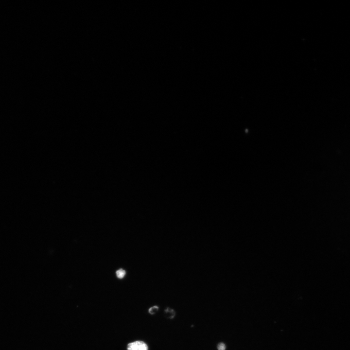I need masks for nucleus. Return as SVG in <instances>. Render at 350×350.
Masks as SVG:
<instances>
[{"instance_id": "1", "label": "nucleus", "mask_w": 350, "mask_h": 350, "mask_svg": "<svg viewBox=\"0 0 350 350\" xmlns=\"http://www.w3.org/2000/svg\"><path fill=\"white\" fill-rule=\"evenodd\" d=\"M127 350H148V346L142 341H135L129 343L127 347Z\"/></svg>"}, {"instance_id": "2", "label": "nucleus", "mask_w": 350, "mask_h": 350, "mask_svg": "<svg viewBox=\"0 0 350 350\" xmlns=\"http://www.w3.org/2000/svg\"><path fill=\"white\" fill-rule=\"evenodd\" d=\"M116 273L118 278L122 279L125 275V271L122 269H120L116 271Z\"/></svg>"}, {"instance_id": "3", "label": "nucleus", "mask_w": 350, "mask_h": 350, "mask_svg": "<svg viewBox=\"0 0 350 350\" xmlns=\"http://www.w3.org/2000/svg\"><path fill=\"white\" fill-rule=\"evenodd\" d=\"M159 308L157 306H154L150 307L148 310V312L151 315H154L157 313Z\"/></svg>"}, {"instance_id": "5", "label": "nucleus", "mask_w": 350, "mask_h": 350, "mask_svg": "<svg viewBox=\"0 0 350 350\" xmlns=\"http://www.w3.org/2000/svg\"><path fill=\"white\" fill-rule=\"evenodd\" d=\"M226 348V345L223 343H220L217 345L218 350H225Z\"/></svg>"}, {"instance_id": "4", "label": "nucleus", "mask_w": 350, "mask_h": 350, "mask_svg": "<svg viewBox=\"0 0 350 350\" xmlns=\"http://www.w3.org/2000/svg\"><path fill=\"white\" fill-rule=\"evenodd\" d=\"M165 312L167 313V315H169L170 318H173L175 316V312L173 310L170 309L169 308H167L166 310H165Z\"/></svg>"}]
</instances>
